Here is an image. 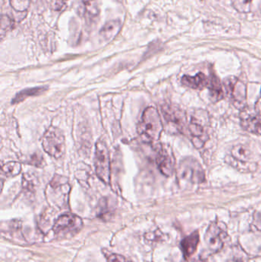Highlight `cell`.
<instances>
[{"label": "cell", "instance_id": "obj_22", "mask_svg": "<svg viewBox=\"0 0 261 262\" xmlns=\"http://www.w3.org/2000/svg\"><path fill=\"white\" fill-rule=\"evenodd\" d=\"M1 23V30L2 32H3L4 31L9 30L12 27L13 21H12L10 17L8 16V15H3V17H2Z\"/></svg>", "mask_w": 261, "mask_h": 262}, {"label": "cell", "instance_id": "obj_23", "mask_svg": "<svg viewBox=\"0 0 261 262\" xmlns=\"http://www.w3.org/2000/svg\"><path fill=\"white\" fill-rule=\"evenodd\" d=\"M28 162H29V164L33 165V166H42L44 159L42 158L41 155L34 154V155L31 156L30 160Z\"/></svg>", "mask_w": 261, "mask_h": 262}, {"label": "cell", "instance_id": "obj_12", "mask_svg": "<svg viewBox=\"0 0 261 262\" xmlns=\"http://www.w3.org/2000/svg\"><path fill=\"white\" fill-rule=\"evenodd\" d=\"M241 121L242 126L248 132L261 136V118L254 115L252 112H248L245 107L242 110Z\"/></svg>", "mask_w": 261, "mask_h": 262}, {"label": "cell", "instance_id": "obj_18", "mask_svg": "<svg viewBox=\"0 0 261 262\" xmlns=\"http://www.w3.org/2000/svg\"><path fill=\"white\" fill-rule=\"evenodd\" d=\"M47 90V88L45 87H37L32 88V89H25L21 92H18L15 98L12 99V104H15L21 102V101L26 100V98L29 97L37 96V95H41Z\"/></svg>", "mask_w": 261, "mask_h": 262}, {"label": "cell", "instance_id": "obj_10", "mask_svg": "<svg viewBox=\"0 0 261 262\" xmlns=\"http://www.w3.org/2000/svg\"><path fill=\"white\" fill-rule=\"evenodd\" d=\"M82 226V221L79 217L73 214H64L57 219L53 226V230L56 234L79 230Z\"/></svg>", "mask_w": 261, "mask_h": 262}, {"label": "cell", "instance_id": "obj_8", "mask_svg": "<svg viewBox=\"0 0 261 262\" xmlns=\"http://www.w3.org/2000/svg\"><path fill=\"white\" fill-rule=\"evenodd\" d=\"M224 88L237 108L246 107L247 86L243 81L234 76L228 77L223 82Z\"/></svg>", "mask_w": 261, "mask_h": 262}, {"label": "cell", "instance_id": "obj_30", "mask_svg": "<svg viewBox=\"0 0 261 262\" xmlns=\"http://www.w3.org/2000/svg\"><path fill=\"white\" fill-rule=\"evenodd\" d=\"M126 262H131V261H126Z\"/></svg>", "mask_w": 261, "mask_h": 262}, {"label": "cell", "instance_id": "obj_4", "mask_svg": "<svg viewBox=\"0 0 261 262\" xmlns=\"http://www.w3.org/2000/svg\"><path fill=\"white\" fill-rule=\"evenodd\" d=\"M228 238L226 225L219 221L211 223L205 235V244L212 252H220Z\"/></svg>", "mask_w": 261, "mask_h": 262}, {"label": "cell", "instance_id": "obj_11", "mask_svg": "<svg viewBox=\"0 0 261 262\" xmlns=\"http://www.w3.org/2000/svg\"><path fill=\"white\" fill-rule=\"evenodd\" d=\"M156 164L165 177H171L175 170V159L170 149L161 146L156 154Z\"/></svg>", "mask_w": 261, "mask_h": 262}, {"label": "cell", "instance_id": "obj_25", "mask_svg": "<svg viewBox=\"0 0 261 262\" xmlns=\"http://www.w3.org/2000/svg\"><path fill=\"white\" fill-rule=\"evenodd\" d=\"M254 111H255L256 114L261 118V90L260 97L257 100V102H256L255 106H254Z\"/></svg>", "mask_w": 261, "mask_h": 262}, {"label": "cell", "instance_id": "obj_7", "mask_svg": "<svg viewBox=\"0 0 261 262\" xmlns=\"http://www.w3.org/2000/svg\"><path fill=\"white\" fill-rule=\"evenodd\" d=\"M95 170L98 177L108 184L110 180V158L105 141L100 140L96 143L94 154Z\"/></svg>", "mask_w": 261, "mask_h": 262}, {"label": "cell", "instance_id": "obj_6", "mask_svg": "<svg viewBox=\"0 0 261 262\" xmlns=\"http://www.w3.org/2000/svg\"><path fill=\"white\" fill-rule=\"evenodd\" d=\"M42 146L44 150L52 157L61 158L65 150L64 134L56 127H51L43 136Z\"/></svg>", "mask_w": 261, "mask_h": 262}, {"label": "cell", "instance_id": "obj_13", "mask_svg": "<svg viewBox=\"0 0 261 262\" xmlns=\"http://www.w3.org/2000/svg\"><path fill=\"white\" fill-rule=\"evenodd\" d=\"M181 81L183 85L190 88V89L202 90L205 88H208V84H209V78L200 72L195 76L184 75Z\"/></svg>", "mask_w": 261, "mask_h": 262}, {"label": "cell", "instance_id": "obj_3", "mask_svg": "<svg viewBox=\"0 0 261 262\" xmlns=\"http://www.w3.org/2000/svg\"><path fill=\"white\" fill-rule=\"evenodd\" d=\"M209 124L208 114L205 111L199 110L192 117L188 127L195 147L201 149L208 140V128Z\"/></svg>", "mask_w": 261, "mask_h": 262}, {"label": "cell", "instance_id": "obj_2", "mask_svg": "<svg viewBox=\"0 0 261 262\" xmlns=\"http://www.w3.org/2000/svg\"><path fill=\"white\" fill-rule=\"evenodd\" d=\"M252 152L246 145L238 144L231 149L225 161L230 166L242 172H252L257 169L255 162L251 161Z\"/></svg>", "mask_w": 261, "mask_h": 262}, {"label": "cell", "instance_id": "obj_27", "mask_svg": "<svg viewBox=\"0 0 261 262\" xmlns=\"http://www.w3.org/2000/svg\"><path fill=\"white\" fill-rule=\"evenodd\" d=\"M227 262H242V261H240V260L239 259H230L228 260Z\"/></svg>", "mask_w": 261, "mask_h": 262}, {"label": "cell", "instance_id": "obj_15", "mask_svg": "<svg viewBox=\"0 0 261 262\" xmlns=\"http://www.w3.org/2000/svg\"><path fill=\"white\" fill-rule=\"evenodd\" d=\"M80 14L87 18H93L99 14L98 0H85L79 7Z\"/></svg>", "mask_w": 261, "mask_h": 262}, {"label": "cell", "instance_id": "obj_14", "mask_svg": "<svg viewBox=\"0 0 261 262\" xmlns=\"http://www.w3.org/2000/svg\"><path fill=\"white\" fill-rule=\"evenodd\" d=\"M200 241L199 232H195L184 238L181 243V248L185 258H189L196 252Z\"/></svg>", "mask_w": 261, "mask_h": 262}, {"label": "cell", "instance_id": "obj_21", "mask_svg": "<svg viewBox=\"0 0 261 262\" xmlns=\"http://www.w3.org/2000/svg\"><path fill=\"white\" fill-rule=\"evenodd\" d=\"M9 1L12 9L17 12H25L27 10L30 4V0H9Z\"/></svg>", "mask_w": 261, "mask_h": 262}, {"label": "cell", "instance_id": "obj_16", "mask_svg": "<svg viewBox=\"0 0 261 262\" xmlns=\"http://www.w3.org/2000/svg\"><path fill=\"white\" fill-rule=\"evenodd\" d=\"M122 28V23L120 20H112L108 21L104 27L101 29L100 35L104 39L110 40L116 36Z\"/></svg>", "mask_w": 261, "mask_h": 262}, {"label": "cell", "instance_id": "obj_5", "mask_svg": "<svg viewBox=\"0 0 261 262\" xmlns=\"http://www.w3.org/2000/svg\"><path fill=\"white\" fill-rule=\"evenodd\" d=\"M178 177L182 181L199 184L205 181V174L200 163L195 159L186 158L181 162Z\"/></svg>", "mask_w": 261, "mask_h": 262}, {"label": "cell", "instance_id": "obj_19", "mask_svg": "<svg viewBox=\"0 0 261 262\" xmlns=\"http://www.w3.org/2000/svg\"><path fill=\"white\" fill-rule=\"evenodd\" d=\"M21 171V165L16 162H9L2 167V172L6 177H15Z\"/></svg>", "mask_w": 261, "mask_h": 262}, {"label": "cell", "instance_id": "obj_17", "mask_svg": "<svg viewBox=\"0 0 261 262\" xmlns=\"http://www.w3.org/2000/svg\"><path fill=\"white\" fill-rule=\"evenodd\" d=\"M212 100L216 101H220L224 98V90L220 80L216 75H211L209 78V84L208 86Z\"/></svg>", "mask_w": 261, "mask_h": 262}, {"label": "cell", "instance_id": "obj_1", "mask_svg": "<svg viewBox=\"0 0 261 262\" xmlns=\"http://www.w3.org/2000/svg\"><path fill=\"white\" fill-rule=\"evenodd\" d=\"M163 130L159 112L155 107H149L144 111L137 131L144 141L153 143L157 141Z\"/></svg>", "mask_w": 261, "mask_h": 262}, {"label": "cell", "instance_id": "obj_26", "mask_svg": "<svg viewBox=\"0 0 261 262\" xmlns=\"http://www.w3.org/2000/svg\"><path fill=\"white\" fill-rule=\"evenodd\" d=\"M66 0H57L55 3V9L56 10H60L62 9L63 6L65 4Z\"/></svg>", "mask_w": 261, "mask_h": 262}, {"label": "cell", "instance_id": "obj_24", "mask_svg": "<svg viewBox=\"0 0 261 262\" xmlns=\"http://www.w3.org/2000/svg\"><path fill=\"white\" fill-rule=\"evenodd\" d=\"M126 258L117 254H112L107 258V262H126Z\"/></svg>", "mask_w": 261, "mask_h": 262}, {"label": "cell", "instance_id": "obj_9", "mask_svg": "<svg viewBox=\"0 0 261 262\" xmlns=\"http://www.w3.org/2000/svg\"><path fill=\"white\" fill-rule=\"evenodd\" d=\"M162 115L167 124L177 132H182L185 129L186 119L185 114L176 106L165 104L162 107Z\"/></svg>", "mask_w": 261, "mask_h": 262}, {"label": "cell", "instance_id": "obj_20", "mask_svg": "<svg viewBox=\"0 0 261 262\" xmlns=\"http://www.w3.org/2000/svg\"><path fill=\"white\" fill-rule=\"evenodd\" d=\"M253 0H231L233 7L242 13H248L251 12V3Z\"/></svg>", "mask_w": 261, "mask_h": 262}, {"label": "cell", "instance_id": "obj_29", "mask_svg": "<svg viewBox=\"0 0 261 262\" xmlns=\"http://www.w3.org/2000/svg\"><path fill=\"white\" fill-rule=\"evenodd\" d=\"M198 262H202V261H198Z\"/></svg>", "mask_w": 261, "mask_h": 262}, {"label": "cell", "instance_id": "obj_28", "mask_svg": "<svg viewBox=\"0 0 261 262\" xmlns=\"http://www.w3.org/2000/svg\"><path fill=\"white\" fill-rule=\"evenodd\" d=\"M260 10L261 11V3H260Z\"/></svg>", "mask_w": 261, "mask_h": 262}]
</instances>
